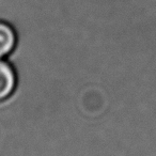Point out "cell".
<instances>
[{"instance_id": "cell-1", "label": "cell", "mask_w": 156, "mask_h": 156, "mask_svg": "<svg viewBox=\"0 0 156 156\" xmlns=\"http://www.w3.org/2000/svg\"><path fill=\"white\" fill-rule=\"evenodd\" d=\"M17 77L12 65L0 59V103L10 98L15 91Z\"/></svg>"}, {"instance_id": "cell-2", "label": "cell", "mask_w": 156, "mask_h": 156, "mask_svg": "<svg viewBox=\"0 0 156 156\" xmlns=\"http://www.w3.org/2000/svg\"><path fill=\"white\" fill-rule=\"evenodd\" d=\"M17 43L16 31L9 23L0 20V59L8 57Z\"/></svg>"}]
</instances>
